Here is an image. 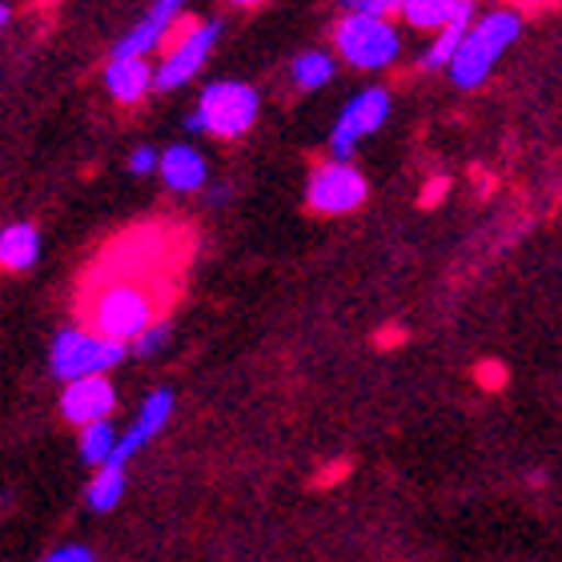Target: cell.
Wrapping results in <instances>:
<instances>
[{
	"mask_svg": "<svg viewBox=\"0 0 562 562\" xmlns=\"http://www.w3.org/2000/svg\"><path fill=\"white\" fill-rule=\"evenodd\" d=\"M113 402H117V394H113V382H109L105 374L81 378V382H69V386H65V394H60V414H65L72 426L89 430L97 422H109Z\"/></svg>",
	"mask_w": 562,
	"mask_h": 562,
	"instance_id": "9",
	"label": "cell"
},
{
	"mask_svg": "<svg viewBox=\"0 0 562 562\" xmlns=\"http://www.w3.org/2000/svg\"><path fill=\"white\" fill-rule=\"evenodd\" d=\"M518 33H522V16L518 12H486L479 24H470L467 41H462L454 65H450L454 85L479 89L486 81V72L494 69V60L518 41Z\"/></svg>",
	"mask_w": 562,
	"mask_h": 562,
	"instance_id": "2",
	"label": "cell"
},
{
	"mask_svg": "<svg viewBox=\"0 0 562 562\" xmlns=\"http://www.w3.org/2000/svg\"><path fill=\"white\" fill-rule=\"evenodd\" d=\"M334 45H338L341 60H350L353 69L378 72L402 53V36L390 21H374V16L350 12L334 29Z\"/></svg>",
	"mask_w": 562,
	"mask_h": 562,
	"instance_id": "4",
	"label": "cell"
},
{
	"mask_svg": "<svg viewBox=\"0 0 562 562\" xmlns=\"http://www.w3.org/2000/svg\"><path fill=\"white\" fill-rule=\"evenodd\" d=\"M366 193H370V186H366V177L350 161L317 165L314 173H310V186H305V201L317 213H350L362 205Z\"/></svg>",
	"mask_w": 562,
	"mask_h": 562,
	"instance_id": "6",
	"label": "cell"
},
{
	"mask_svg": "<svg viewBox=\"0 0 562 562\" xmlns=\"http://www.w3.org/2000/svg\"><path fill=\"white\" fill-rule=\"evenodd\" d=\"M479 382H482V386H503V382H506V370H503V362H482V370H479Z\"/></svg>",
	"mask_w": 562,
	"mask_h": 562,
	"instance_id": "24",
	"label": "cell"
},
{
	"mask_svg": "<svg viewBox=\"0 0 562 562\" xmlns=\"http://www.w3.org/2000/svg\"><path fill=\"white\" fill-rule=\"evenodd\" d=\"M398 12L406 16V24H414V29H434V33H442V29H450V24L470 21L474 4H467V0H406V4H398Z\"/></svg>",
	"mask_w": 562,
	"mask_h": 562,
	"instance_id": "14",
	"label": "cell"
},
{
	"mask_svg": "<svg viewBox=\"0 0 562 562\" xmlns=\"http://www.w3.org/2000/svg\"><path fill=\"white\" fill-rule=\"evenodd\" d=\"M222 201H229V189H213V193H210V205H222Z\"/></svg>",
	"mask_w": 562,
	"mask_h": 562,
	"instance_id": "27",
	"label": "cell"
},
{
	"mask_svg": "<svg viewBox=\"0 0 562 562\" xmlns=\"http://www.w3.org/2000/svg\"><path fill=\"white\" fill-rule=\"evenodd\" d=\"M121 494H125V467H101L93 474V482H89L85 498H89L93 510L105 515V510H113L121 503Z\"/></svg>",
	"mask_w": 562,
	"mask_h": 562,
	"instance_id": "17",
	"label": "cell"
},
{
	"mask_svg": "<svg viewBox=\"0 0 562 562\" xmlns=\"http://www.w3.org/2000/svg\"><path fill=\"white\" fill-rule=\"evenodd\" d=\"M177 12H181L177 0H161V4H153V9L133 24L130 33L113 45L109 60H145V53H153V48L165 45V36H169V29H173Z\"/></svg>",
	"mask_w": 562,
	"mask_h": 562,
	"instance_id": "10",
	"label": "cell"
},
{
	"mask_svg": "<svg viewBox=\"0 0 562 562\" xmlns=\"http://www.w3.org/2000/svg\"><path fill=\"white\" fill-rule=\"evenodd\" d=\"M217 36H222V21L189 24L186 36H177L173 45L165 48L161 65H157V89L165 93V89H177V85H186L189 77H198V69L205 65L213 45H217Z\"/></svg>",
	"mask_w": 562,
	"mask_h": 562,
	"instance_id": "7",
	"label": "cell"
},
{
	"mask_svg": "<svg viewBox=\"0 0 562 562\" xmlns=\"http://www.w3.org/2000/svg\"><path fill=\"white\" fill-rule=\"evenodd\" d=\"M130 353V346H121V341H109L93 329H81V326H65L53 338V353H48V366H53V374L69 386V382H81V378H97L113 370Z\"/></svg>",
	"mask_w": 562,
	"mask_h": 562,
	"instance_id": "3",
	"label": "cell"
},
{
	"mask_svg": "<svg viewBox=\"0 0 562 562\" xmlns=\"http://www.w3.org/2000/svg\"><path fill=\"white\" fill-rule=\"evenodd\" d=\"M346 12H358V16H374V21H386V12H398L394 4H386V0H353V4H346Z\"/></svg>",
	"mask_w": 562,
	"mask_h": 562,
	"instance_id": "22",
	"label": "cell"
},
{
	"mask_svg": "<svg viewBox=\"0 0 562 562\" xmlns=\"http://www.w3.org/2000/svg\"><path fill=\"white\" fill-rule=\"evenodd\" d=\"M334 77V57L329 53H302V57L293 60V85L297 89H322V85Z\"/></svg>",
	"mask_w": 562,
	"mask_h": 562,
	"instance_id": "19",
	"label": "cell"
},
{
	"mask_svg": "<svg viewBox=\"0 0 562 562\" xmlns=\"http://www.w3.org/2000/svg\"><path fill=\"white\" fill-rule=\"evenodd\" d=\"M161 177L173 193H193V189L205 186L210 165H205V157L193 145H173V149L161 153Z\"/></svg>",
	"mask_w": 562,
	"mask_h": 562,
	"instance_id": "12",
	"label": "cell"
},
{
	"mask_svg": "<svg viewBox=\"0 0 562 562\" xmlns=\"http://www.w3.org/2000/svg\"><path fill=\"white\" fill-rule=\"evenodd\" d=\"M89 322H93V334H101V338L133 346L145 329L157 326V290L133 278L105 281L89 302Z\"/></svg>",
	"mask_w": 562,
	"mask_h": 562,
	"instance_id": "1",
	"label": "cell"
},
{
	"mask_svg": "<svg viewBox=\"0 0 562 562\" xmlns=\"http://www.w3.org/2000/svg\"><path fill=\"white\" fill-rule=\"evenodd\" d=\"M130 169L133 173H153V169H157V173H161V153H153L149 145H140V149H133V157H130Z\"/></svg>",
	"mask_w": 562,
	"mask_h": 562,
	"instance_id": "21",
	"label": "cell"
},
{
	"mask_svg": "<svg viewBox=\"0 0 562 562\" xmlns=\"http://www.w3.org/2000/svg\"><path fill=\"white\" fill-rule=\"evenodd\" d=\"M105 85L121 105H137L149 89H157V69H149L145 60H109Z\"/></svg>",
	"mask_w": 562,
	"mask_h": 562,
	"instance_id": "13",
	"label": "cell"
},
{
	"mask_svg": "<svg viewBox=\"0 0 562 562\" xmlns=\"http://www.w3.org/2000/svg\"><path fill=\"white\" fill-rule=\"evenodd\" d=\"M45 562H97L89 547H57Z\"/></svg>",
	"mask_w": 562,
	"mask_h": 562,
	"instance_id": "23",
	"label": "cell"
},
{
	"mask_svg": "<svg viewBox=\"0 0 562 562\" xmlns=\"http://www.w3.org/2000/svg\"><path fill=\"white\" fill-rule=\"evenodd\" d=\"M258 93L241 81H213L205 85V93H201V121H205V133L222 140H234V137H246L254 130V121H258Z\"/></svg>",
	"mask_w": 562,
	"mask_h": 562,
	"instance_id": "5",
	"label": "cell"
},
{
	"mask_svg": "<svg viewBox=\"0 0 562 562\" xmlns=\"http://www.w3.org/2000/svg\"><path fill=\"white\" fill-rule=\"evenodd\" d=\"M467 33H470V21H458L450 29H442V33L434 36V45L422 53V69H450L462 41H467Z\"/></svg>",
	"mask_w": 562,
	"mask_h": 562,
	"instance_id": "18",
	"label": "cell"
},
{
	"mask_svg": "<svg viewBox=\"0 0 562 562\" xmlns=\"http://www.w3.org/2000/svg\"><path fill=\"white\" fill-rule=\"evenodd\" d=\"M390 117V93L386 89H366L341 109L338 125H334V137H329V149H334V161H350L353 145L370 133H378Z\"/></svg>",
	"mask_w": 562,
	"mask_h": 562,
	"instance_id": "8",
	"label": "cell"
},
{
	"mask_svg": "<svg viewBox=\"0 0 562 562\" xmlns=\"http://www.w3.org/2000/svg\"><path fill=\"white\" fill-rule=\"evenodd\" d=\"M169 414H173V394H169V390H153L149 398L140 402L137 422H133L130 430L121 434V446H117V454H113V462H109V467H125V462L137 454L140 446L149 442L153 434H157L165 422H169Z\"/></svg>",
	"mask_w": 562,
	"mask_h": 562,
	"instance_id": "11",
	"label": "cell"
},
{
	"mask_svg": "<svg viewBox=\"0 0 562 562\" xmlns=\"http://www.w3.org/2000/svg\"><path fill=\"white\" fill-rule=\"evenodd\" d=\"M442 193H446V177H438L434 186H426V193H422V201H426V205H434V201L442 198Z\"/></svg>",
	"mask_w": 562,
	"mask_h": 562,
	"instance_id": "25",
	"label": "cell"
},
{
	"mask_svg": "<svg viewBox=\"0 0 562 562\" xmlns=\"http://www.w3.org/2000/svg\"><path fill=\"white\" fill-rule=\"evenodd\" d=\"M117 446H121V430H113V422H97V426L81 430V458L85 462H93L97 470L113 462Z\"/></svg>",
	"mask_w": 562,
	"mask_h": 562,
	"instance_id": "16",
	"label": "cell"
},
{
	"mask_svg": "<svg viewBox=\"0 0 562 562\" xmlns=\"http://www.w3.org/2000/svg\"><path fill=\"white\" fill-rule=\"evenodd\" d=\"M169 341V322H157V326H149L145 334H140L137 341H133L130 350L137 353V358H149V353H157Z\"/></svg>",
	"mask_w": 562,
	"mask_h": 562,
	"instance_id": "20",
	"label": "cell"
},
{
	"mask_svg": "<svg viewBox=\"0 0 562 562\" xmlns=\"http://www.w3.org/2000/svg\"><path fill=\"white\" fill-rule=\"evenodd\" d=\"M36 258H41V234H36V225L16 222L0 234V266L4 270H33Z\"/></svg>",
	"mask_w": 562,
	"mask_h": 562,
	"instance_id": "15",
	"label": "cell"
},
{
	"mask_svg": "<svg viewBox=\"0 0 562 562\" xmlns=\"http://www.w3.org/2000/svg\"><path fill=\"white\" fill-rule=\"evenodd\" d=\"M186 130H189V133H201V130H205V121H201V113H189V117H186Z\"/></svg>",
	"mask_w": 562,
	"mask_h": 562,
	"instance_id": "26",
	"label": "cell"
}]
</instances>
